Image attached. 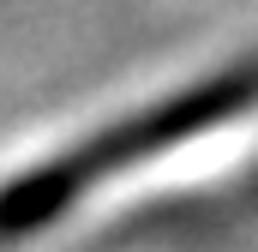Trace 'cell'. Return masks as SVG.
I'll return each mask as SVG.
<instances>
[{
    "mask_svg": "<svg viewBox=\"0 0 258 252\" xmlns=\"http://www.w3.org/2000/svg\"><path fill=\"white\" fill-rule=\"evenodd\" d=\"M258 168V72H234L186 102L108 126L84 150L12 174L0 186V234L102 228L156 204L210 198Z\"/></svg>",
    "mask_w": 258,
    "mask_h": 252,
    "instance_id": "obj_1",
    "label": "cell"
}]
</instances>
